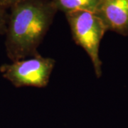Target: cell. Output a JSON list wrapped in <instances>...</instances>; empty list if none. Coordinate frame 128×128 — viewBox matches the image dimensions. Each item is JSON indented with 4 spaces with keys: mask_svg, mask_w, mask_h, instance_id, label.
Returning <instances> with one entry per match:
<instances>
[{
    "mask_svg": "<svg viewBox=\"0 0 128 128\" xmlns=\"http://www.w3.org/2000/svg\"><path fill=\"white\" fill-rule=\"evenodd\" d=\"M57 12L50 0H24L9 10L5 49L11 61L39 54Z\"/></svg>",
    "mask_w": 128,
    "mask_h": 128,
    "instance_id": "cell-1",
    "label": "cell"
},
{
    "mask_svg": "<svg viewBox=\"0 0 128 128\" xmlns=\"http://www.w3.org/2000/svg\"><path fill=\"white\" fill-rule=\"evenodd\" d=\"M76 44L86 52L90 58L97 78L102 76V61L99 49L107 28L101 18L94 12L78 11L65 14Z\"/></svg>",
    "mask_w": 128,
    "mask_h": 128,
    "instance_id": "cell-2",
    "label": "cell"
},
{
    "mask_svg": "<svg viewBox=\"0 0 128 128\" xmlns=\"http://www.w3.org/2000/svg\"><path fill=\"white\" fill-rule=\"evenodd\" d=\"M56 60L40 54L2 64L0 73L14 87L45 88L48 84Z\"/></svg>",
    "mask_w": 128,
    "mask_h": 128,
    "instance_id": "cell-3",
    "label": "cell"
},
{
    "mask_svg": "<svg viewBox=\"0 0 128 128\" xmlns=\"http://www.w3.org/2000/svg\"><path fill=\"white\" fill-rule=\"evenodd\" d=\"M96 14L108 31L128 36V0H100Z\"/></svg>",
    "mask_w": 128,
    "mask_h": 128,
    "instance_id": "cell-4",
    "label": "cell"
},
{
    "mask_svg": "<svg viewBox=\"0 0 128 128\" xmlns=\"http://www.w3.org/2000/svg\"><path fill=\"white\" fill-rule=\"evenodd\" d=\"M57 11L64 14L78 11L96 13L100 0H50Z\"/></svg>",
    "mask_w": 128,
    "mask_h": 128,
    "instance_id": "cell-5",
    "label": "cell"
},
{
    "mask_svg": "<svg viewBox=\"0 0 128 128\" xmlns=\"http://www.w3.org/2000/svg\"><path fill=\"white\" fill-rule=\"evenodd\" d=\"M9 18V12L0 7V35H5Z\"/></svg>",
    "mask_w": 128,
    "mask_h": 128,
    "instance_id": "cell-6",
    "label": "cell"
},
{
    "mask_svg": "<svg viewBox=\"0 0 128 128\" xmlns=\"http://www.w3.org/2000/svg\"><path fill=\"white\" fill-rule=\"evenodd\" d=\"M24 0H0V7L9 11L14 6Z\"/></svg>",
    "mask_w": 128,
    "mask_h": 128,
    "instance_id": "cell-7",
    "label": "cell"
}]
</instances>
